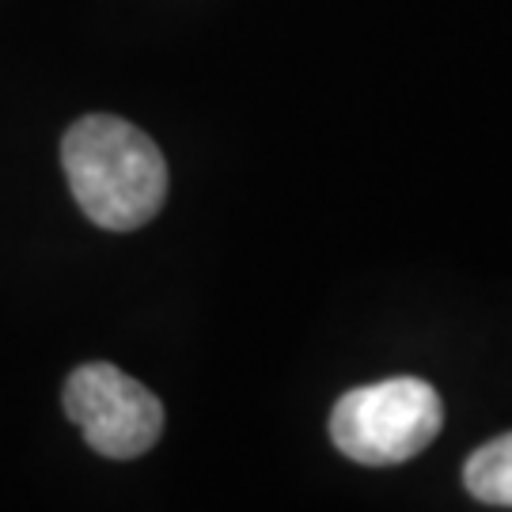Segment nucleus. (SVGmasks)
<instances>
[{"label": "nucleus", "mask_w": 512, "mask_h": 512, "mask_svg": "<svg viewBox=\"0 0 512 512\" xmlns=\"http://www.w3.org/2000/svg\"><path fill=\"white\" fill-rule=\"evenodd\" d=\"M61 167L80 213L107 232H133L164 209V152L126 118L88 114L73 122L61 141Z\"/></svg>", "instance_id": "1"}, {"label": "nucleus", "mask_w": 512, "mask_h": 512, "mask_svg": "<svg viewBox=\"0 0 512 512\" xmlns=\"http://www.w3.org/2000/svg\"><path fill=\"white\" fill-rule=\"evenodd\" d=\"M444 425L437 387L418 376H391L353 387L330 410V440L353 463L395 467L421 456Z\"/></svg>", "instance_id": "2"}, {"label": "nucleus", "mask_w": 512, "mask_h": 512, "mask_svg": "<svg viewBox=\"0 0 512 512\" xmlns=\"http://www.w3.org/2000/svg\"><path fill=\"white\" fill-rule=\"evenodd\" d=\"M65 414L88 440V448L107 459H137L164 433V403L129 372L92 361L80 365L65 384Z\"/></svg>", "instance_id": "3"}, {"label": "nucleus", "mask_w": 512, "mask_h": 512, "mask_svg": "<svg viewBox=\"0 0 512 512\" xmlns=\"http://www.w3.org/2000/svg\"><path fill=\"white\" fill-rule=\"evenodd\" d=\"M463 486L467 494L482 505H501L512 509V433L482 444L463 467Z\"/></svg>", "instance_id": "4"}]
</instances>
